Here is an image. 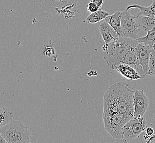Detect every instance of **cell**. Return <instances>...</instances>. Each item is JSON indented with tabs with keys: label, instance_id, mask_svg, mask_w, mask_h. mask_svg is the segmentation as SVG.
<instances>
[{
	"label": "cell",
	"instance_id": "7402d4cb",
	"mask_svg": "<svg viewBox=\"0 0 155 143\" xmlns=\"http://www.w3.org/2000/svg\"><path fill=\"white\" fill-rule=\"evenodd\" d=\"M92 1L96 3L100 8H101L102 4L104 3V0H92Z\"/></svg>",
	"mask_w": 155,
	"mask_h": 143
},
{
	"label": "cell",
	"instance_id": "ac0fdd59",
	"mask_svg": "<svg viewBox=\"0 0 155 143\" xmlns=\"http://www.w3.org/2000/svg\"><path fill=\"white\" fill-rule=\"evenodd\" d=\"M147 34L143 37H140L137 39L139 43L148 45L152 48L155 44V29L148 30L146 32Z\"/></svg>",
	"mask_w": 155,
	"mask_h": 143
},
{
	"label": "cell",
	"instance_id": "603a6c76",
	"mask_svg": "<svg viewBox=\"0 0 155 143\" xmlns=\"http://www.w3.org/2000/svg\"><path fill=\"white\" fill-rule=\"evenodd\" d=\"M0 143H8L7 141L5 140V139L0 135Z\"/></svg>",
	"mask_w": 155,
	"mask_h": 143
},
{
	"label": "cell",
	"instance_id": "5bb4252c",
	"mask_svg": "<svg viewBox=\"0 0 155 143\" xmlns=\"http://www.w3.org/2000/svg\"><path fill=\"white\" fill-rule=\"evenodd\" d=\"M131 8H137L139 9L140 12L138 15H145L153 17L155 15V0H152L151 5L149 7L140 6L139 5H132L127 7V9L129 10Z\"/></svg>",
	"mask_w": 155,
	"mask_h": 143
},
{
	"label": "cell",
	"instance_id": "4fadbf2b",
	"mask_svg": "<svg viewBox=\"0 0 155 143\" xmlns=\"http://www.w3.org/2000/svg\"><path fill=\"white\" fill-rule=\"evenodd\" d=\"M121 14L122 12L116 11L112 15H109L104 19L111 27L116 31L119 37H122V27H121Z\"/></svg>",
	"mask_w": 155,
	"mask_h": 143
},
{
	"label": "cell",
	"instance_id": "9a60e30c",
	"mask_svg": "<svg viewBox=\"0 0 155 143\" xmlns=\"http://www.w3.org/2000/svg\"><path fill=\"white\" fill-rule=\"evenodd\" d=\"M137 15L139 24L141 30L145 32L155 29V18L153 17Z\"/></svg>",
	"mask_w": 155,
	"mask_h": 143
},
{
	"label": "cell",
	"instance_id": "cb8c5ba5",
	"mask_svg": "<svg viewBox=\"0 0 155 143\" xmlns=\"http://www.w3.org/2000/svg\"><path fill=\"white\" fill-rule=\"evenodd\" d=\"M152 49L155 50V44L153 45V47H152Z\"/></svg>",
	"mask_w": 155,
	"mask_h": 143
},
{
	"label": "cell",
	"instance_id": "9c48e42d",
	"mask_svg": "<svg viewBox=\"0 0 155 143\" xmlns=\"http://www.w3.org/2000/svg\"><path fill=\"white\" fill-rule=\"evenodd\" d=\"M152 48L148 45L139 43L137 46V61L146 75H148L149 66Z\"/></svg>",
	"mask_w": 155,
	"mask_h": 143
},
{
	"label": "cell",
	"instance_id": "7a4b0ae2",
	"mask_svg": "<svg viewBox=\"0 0 155 143\" xmlns=\"http://www.w3.org/2000/svg\"><path fill=\"white\" fill-rule=\"evenodd\" d=\"M112 87L114 88L118 112L133 117L135 90L130 89L128 84L124 82H118L112 85Z\"/></svg>",
	"mask_w": 155,
	"mask_h": 143
},
{
	"label": "cell",
	"instance_id": "d6986e66",
	"mask_svg": "<svg viewBox=\"0 0 155 143\" xmlns=\"http://www.w3.org/2000/svg\"><path fill=\"white\" fill-rule=\"evenodd\" d=\"M148 75L155 78V50L153 49L150 59Z\"/></svg>",
	"mask_w": 155,
	"mask_h": 143
},
{
	"label": "cell",
	"instance_id": "7c38bea8",
	"mask_svg": "<svg viewBox=\"0 0 155 143\" xmlns=\"http://www.w3.org/2000/svg\"><path fill=\"white\" fill-rule=\"evenodd\" d=\"M114 70H116L124 79L129 81L142 79L137 69L127 64H120L117 66Z\"/></svg>",
	"mask_w": 155,
	"mask_h": 143
},
{
	"label": "cell",
	"instance_id": "ba28073f",
	"mask_svg": "<svg viewBox=\"0 0 155 143\" xmlns=\"http://www.w3.org/2000/svg\"><path fill=\"white\" fill-rule=\"evenodd\" d=\"M133 103L134 117H143L149 105V99L143 90H135Z\"/></svg>",
	"mask_w": 155,
	"mask_h": 143
},
{
	"label": "cell",
	"instance_id": "44dd1931",
	"mask_svg": "<svg viewBox=\"0 0 155 143\" xmlns=\"http://www.w3.org/2000/svg\"><path fill=\"white\" fill-rule=\"evenodd\" d=\"M145 132H146V135L147 136L151 137L153 135V134H154V129L152 127H147L146 130H145Z\"/></svg>",
	"mask_w": 155,
	"mask_h": 143
},
{
	"label": "cell",
	"instance_id": "ffe728a7",
	"mask_svg": "<svg viewBox=\"0 0 155 143\" xmlns=\"http://www.w3.org/2000/svg\"><path fill=\"white\" fill-rule=\"evenodd\" d=\"M100 8H100L98 5L96 3H95L94 2H93L92 0L87 5V11L91 13L97 11L98 9H100Z\"/></svg>",
	"mask_w": 155,
	"mask_h": 143
},
{
	"label": "cell",
	"instance_id": "8992f818",
	"mask_svg": "<svg viewBox=\"0 0 155 143\" xmlns=\"http://www.w3.org/2000/svg\"><path fill=\"white\" fill-rule=\"evenodd\" d=\"M122 37L137 40L138 34L141 31L138 17L131 15L129 10L125 9L121 14Z\"/></svg>",
	"mask_w": 155,
	"mask_h": 143
},
{
	"label": "cell",
	"instance_id": "52a82bcc",
	"mask_svg": "<svg viewBox=\"0 0 155 143\" xmlns=\"http://www.w3.org/2000/svg\"><path fill=\"white\" fill-rule=\"evenodd\" d=\"M147 128V121L143 117H134L123 128V138L132 140L138 137Z\"/></svg>",
	"mask_w": 155,
	"mask_h": 143
},
{
	"label": "cell",
	"instance_id": "6da1fadb",
	"mask_svg": "<svg viewBox=\"0 0 155 143\" xmlns=\"http://www.w3.org/2000/svg\"><path fill=\"white\" fill-rule=\"evenodd\" d=\"M139 43L136 39L119 37L116 40L103 46L104 59L108 66L114 70L117 66L123 64L127 54L137 48Z\"/></svg>",
	"mask_w": 155,
	"mask_h": 143
},
{
	"label": "cell",
	"instance_id": "277c9868",
	"mask_svg": "<svg viewBox=\"0 0 155 143\" xmlns=\"http://www.w3.org/2000/svg\"><path fill=\"white\" fill-rule=\"evenodd\" d=\"M104 128L110 135L117 139H123V128L133 117L120 112L104 115Z\"/></svg>",
	"mask_w": 155,
	"mask_h": 143
},
{
	"label": "cell",
	"instance_id": "8fae6325",
	"mask_svg": "<svg viewBox=\"0 0 155 143\" xmlns=\"http://www.w3.org/2000/svg\"><path fill=\"white\" fill-rule=\"evenodd\" d=\"M99 31L105 44H109L119 38V35L116 31L105 21L100 24Z\"/></svg>",
	"mask_w": 155,
	"mask_h": 143
},
{
	"label": "cell",
	"instance_id": "30bf717a",
	"mask_svg": "<svg viewBox=\"0 0 155 143\" xmlns=\"http://www.w3.org/2000/svg\"><path fill=\"white\" fill-rule=\"evenodd\" d=\"M103 107L104 115H108L119 112L117 107L114 88L112 85L104 93L103 100Z\"/></svg>",
	"mask_w": 155,
	"mask_h": 143
},
{
	"label": "cell",
	"instance_id": "d4e9b609",
	"mask_svg": "<svg viewBox=\"0 0 155 143\" xmlns=\"http://www.w3.org/2000/svg\"><path fill=\"white\" fill-rule=\"evenodd\" d=\"M154 17H155V15H154Z\"/></svg>",
	"mask_w": 155,
	"mask_h": 143
},
{
	"label": "cell",
	"instance_id": "3957f363",
	"mask_svg": "<svg viewBox=\"0 0 155 143\" xmlns=\"http://www.w3.org/2000/svg\"><path fill=\"white\" fill-rule=\"evenodd\" d=\"M30 134L27 126L21 121L12 120L0 128V135L8 143H29Z\"/></svg>",
	"mask_w": 155,
	"mask_h": 143
},
{
	"label": "cell",
	"instance_id": "5b68a950",
	"mask_svg": "<svg viewBox=\"0 0 155 143\" xmlns=\"http://www.w3.org/2000/svg\"><path fill=\"white\" fill-rule=\"evenodd\" d=\"M78 1V0H37V3L46 12L71 16V10L76 7Z\"/></svg>",
	"mask_w": 155,
	"mask_h": 143
},
{
	"label": "cell",
	"instance_id": "e0dca14e",
	"mask_svg": "<svg viewBox=\"0 0 155 143\" xmlns=\"http://www.w3.org/2000/svg\"><path fill=\"white\" fill-rule=\"evenodd\" d=\"M13 118L12 111L6 107H0V127H3L11 122Z\"/></svg>",
	"mask_w": 155,
	"mask_h": 143
},
{
	"label": "cell",
	"instance_id": "2e32d148",
	"mask_svg": "<svg viewBox=\"0 0 155 143\" xmlns=\"http://www.w3.org/2000/svg\"><path fill=\"white\" fill-rule=\"evenodd\" d=\"M109 15V14L106 11L102 10L101 8L97 11L91 13L87 18V23L90 24H96L101 22Z\"/></svg>",
	"mask_w": 155,
	"mask_h": 143
}]
</instances>
